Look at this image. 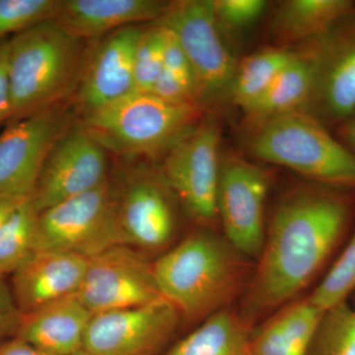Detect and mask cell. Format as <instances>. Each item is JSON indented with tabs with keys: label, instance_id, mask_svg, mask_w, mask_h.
<instances>
[{
	"label": "cell",
	"instance_id": "35",
	"mask_svg": "<svg viewBox=\"0 0 355 355\" xmlns=\"http://www.w3.org/2000/svg\"><path fill=\"white\" fill-rule=\"evenodd\" d=\"M0 355H53L34 347L18 336L0 343Z\"/></svg>",
	"mask_w": 355,
	"mask_h": 355
},
{
	"label": "cell",
	"instance_id": "10",
	"mask_svg": "<svg viewBox=\"0 0 355 355\" xmlns=\"http://www.w3.org/2000/svg\"><path fill=\"white\" fill-rule=\"evenodd\" d=\"M270 187V174L260 165L236 154L221 156L217 217L222 235L254 261L265 242Z\"/></svg>",
	"mask_w": 355,
	"mask_h": 355
},
{
	"label": "cell",
	"instance_id": "28",
	"mask_svg": "<svg viewBox=\"0 0 355 355\" xmlns=\"http://www.w3.org/2000/svg\"><path fill=\"white\" fill-rule=\"evenodd\" d=\"M166 31L162 25L144 27L133 60L135 92L151 93L164 64Z\"/></svg>",
	"mask_w": 355,
	"mask_h": 355
},
{
	"label": "cell",
	"instance_id": "39",
	"mask_svg": "<svg viewBox=\"0 0 355 355\" xmlns=\"http://www.w3.org/2000/svg\"><path fill=\"white\" fill-rule=\"evenodd\" d=\"M354 312H355V310H354Z\"/></svg>",
	"mask_w": 355,
	"mask_h": 355
},
{
	"label": "cell",
	"instance_id": "37",
	"mask_svg": "<svg viewBox=\"0 0 355 355\" xmlns=\"http://www.w3.org/2000/svg\"><path fill=\"white\" fill-rule=\"evenodd\" d=\"M29 198V197H27ZM23 197H1L0 198V227L6 220L7 217L12 214L14 209L24 202L26 198Z\"/></svg>",
	"mask_w": 355,
	"mask_h": 355
},
{
	"label": "cell",
	"instance_id": "29",
	"mask_svg": "<svg viewBox=\"0 0 355 355\" xmlns=\"http://www.w3.org/2000/svg\"><path fill=\"white\" fill-rule=\"evenodd\" d=\"M60 0H0V41L53 19Z\"/></svg>",
	"mask_w": 355,
	"mask_h": 355
},
{
	"label": "cell",
	"instance_id": "5",
	"mask_svg": "<svg viewBox=\"0 0 355 355\" xmlns=\"http://www.w3.org/2000/svg\"><path fill=\"white\" fill-rule=\"evenodd\" d=\"M207 113L195 104H172L151 93L135 92L81 119L107 150L125 157L163 156Z\"/></svg>",
	"mask_w": 355,
	"mask_h": 355
},
{
	"label": "cell",
	"instance_id": "3",
	"mask_svg": "<svg viewBox=\"0 0 355 355\" xmlns=\"http://www.w3.org/2000/svg\"><path fill=\"white\" fill-rule=\"evenodd\" d=\"M88 42L49 19L9 40L10 121L70 101L73 97Z\"/></svg>",
	"mask_w": 355,
	"mask_h": 355
},
{
	"label": "cell",
	"instance_id": "2",
	"mask_svg": "<svg viewBox=\"0 0 355 355\" xmlns=\"http://www.w3.org/2000/svg\"><path fill=\"white\" fill-rule=\"evenodd\" d=\"M254 266L214 229L198 227L153 261V272L183 321L202 322L242 297Z\"/></svg>",
	"mask_w": 355,
	"mask_h": 355
},
{
	"label": "cell",
	"instance_id": "17",
	"mask_svg": "<svg viewBox=\"0 0 355 355\" xmlns=\"http://www.w3.org/2000/svg\"><path fill=\"white\" fill-rule=\"evenodd\" d=\"M88 259L53 250H38L12 273L11 292L22 314L74 295L83 284Z\"/></svg>",
	"mask_w": 355,
	"mask_h": 355
},
{
	"label": "cell",
	"instance_id": "6",
	"mask_svg": "<svg viewBox=\"0 0 355 355\" xmlns=\"http://www.w3.org/2000/svg\"><path fill=\"white\" fill-rule=\"evenodd\" d=\"M158 24L171 30L186 53L198 104L207 113L231 104L238 60L214 18L212 0L170 1Z\"/></svg>",
	"mask_w": 355,
	"mask_h": 355
},
{
	"label": "cell",
	"instance_id": "25",
	"mask_svg": "<svg viewBox=\"0 0 355 355\" xmlns=\"http://www.w3.org/2000/svg\"><path fill=\"white\" fill-rule=\"evenodd\" d=\"M39 214L31 196L0 227V279L12 275L36 251Z\"/></svg>",
	"mask_w": 355,
	"mask_h": 355
},
{
	"label": "cell",
	"instance_id": "38",
	"mask_svg": "<svg viewBox=\"0 0 355 355\" xmlns=\"http://www.w3.org/2000/svg\"><path fill=\"white\" fill-rule=\"evenodd\" d=\"M74 355H88V354H86V352H84V350H81V352H79L78 354H74Z\"/></svg>",
	"mask_w": 355,
	"mask_h": 355
},
{
	"label": "cell",
	"instance_id": "30",
	"mask_svg": "<svg viewBox=\"0 0 355 355\" xmlns=\"http://www.w3.org/2000/svg\"><path fill=\"white\" fill-rule=\"evenodd\" d=\"M266 7L265 0H212L216 24L232 48L231 40L253 28Z\"/></svg>",
	"mask_w": 355,
	"mask_h": 355
},
{
	"label": "cell",
	"instance_id": "33",
	"mask_svg": "<svg viewBox=\"0 0 355 355\" xmlns=\"http://www.w3.org/2000/svg\"><path fill=\"white\" fill-rule=\"evenodd\" d=\"M21 316L10 286L6 279H0V342L7 336H15Z\"/></svg>",
	"mask_w": 355,
	"mask_h": 355
},
{
	"label": "cell",
	"instance_id": "14",
	"mask_svg": "<svg viewBox=\"0 0 355 355\" xmlns=\"http://www.w3.org/2000/svg\"><path fill=\"white\" fill-rule=\"evenodd\" d=\"M108 154L80 121L74 123L55 142L42 167L32 195L38 211L106 183Z\"/></svg>",
	"mask_w": 355,
	"mask_h": 355
},
{
	"label": "cell",
	"instance_id": "19",
	"mask_svg": "<svg viewBox=\"0 0 355 355\" xmlns=\"http://www.w3.org/2000/svg\"><path fill=\"white\" fill-rule=\"evenodd\" d=\"M92 316L74 294L22 314L14 336L51 354L74 355L83 350Z\"/></svg>",
	"mask_w": 355,
	"mask_h": 355
},
{
	"label": "cell",
	"instance_id": "22",
	"mask_svg": "<svg viewBox=\"0 0 355 355\" xmlns=\"http://www.w3.org/2000/svg\"><path fill=\"white\" fill-rule=\"evenodd\" d=\"M295 49L297 55L280 72L265 94L243 111L245 125L249 130L272 119L304 109L312 88V64L302 49Z\"/></svg>",
	"mask_w": 355,
	"mask_h": 355
},
{
	"label": "cell",
	"instance_id": "24",
	"mask_svg": "<svg viewBox=\"0 0 355 355\" xmlns=\"http://www.w3.org/2000/svg\"><path fill=\"white\" fill-rule=\"evenodd\" d=\"M296 55L295 48L272 44L238 62L231 104L241 109L242 112L254 104Z\"/></svg>",
	"mask_w": 355,
	"mask_h": 355
},
{
	"label": "cell",
	"instance_id": "13",
	"mask_svg": "<svg viewBox=\"0 0 355 355\" xmlns=\"http://www.w3.org/2000/svg\"><path fill=\"white\" fill-rule=\"evenodd\" d=\"M114 195L128 246L149 252L170 247L177 235L180 205L160 171L135 169L120 190L114 188Z\"/></svg>",
	"mask_w": 355,
	"mask_h": 355
},
{
	"label": "cell",
	"instance_id": "15",
	"mask_svg": "<svg viewBox=\"0 0 355 355\" xmlns=\"http://www.w3.org/2000/svg\"><path fill=\"white\" fill-rule=\"evenodd\" d=\"M77 298L93 315L163 298L150 263L132 247L116 246L88 259Z\"/></svg>",
	"mask_w": 355,
	"mask_h": 355
},
{
	"label": "cell",
	"instance_id": "8",
	"mask_svg": "<svg viewBox=\"0 0 355 355\" xmlns=\"http://www.w3.org/2000/svg\"><path fill=\"white\" fill-rule=\"evenodd\" d=\"M121 245L127 244L109 180L39 214L36 251L53 250L91 259Z\"/></svg>",
	"mask_w": 355,
	"mask_h": 355
},
{
	"label": "cell",
	"instance_id": "18",
	"mask_svg": "<svg viewBox=\"0 0 355 355\" xmlns=\"http://www.w3.org/2000/svg\"><path fill=\"white\" fill-rule=\"evenodd\" d=\"M170 1L164 0H60L53 18L86 42L144 22H156Z\"/></svg>",
	"mask_w": 355,
	"mask_h": 355
},
{
	"label": "cell",
	"instance_id": "12",
	"mask_svg": "<svg viewBox=\"0 0 355 355\" xmlns=\"http://www.w3.org/2000/svg\"><path fill=\"white\" fill-rule=\"evenodd\" d=\"M183 319L165 298L93 315L84 338L88 355H161Z\"/></svg>",
	"mask_w": 355,
	"mask_h": 355
},
{
	"label": "cell",
	"instance_id": "20",
	"mask_svg": "<svg viewBox=\"0 0 355 355\" xmlns=\"http://www.w3.org/2000/svg\"><path fill=\"white\" fill-rule=\"evenodd\" d=\"M324 313L307 297L291 301L254 327L250 355H306Z\"/></svg>",
	"mask_w": 355,
	"mask_h": 355
},
{
	"label": "cell",
	"instance_id": "36",
	"mask_svg": "<svg viewBox=\"0 0 355 355\" xmlns=\"http://www.w3.org/2000/svg\"><path fill=\"white\" fill-rule=\"evenodd\" d=\"M338 139L355 154V114L338 125Z\"/></svg>",
	"mask_w": 355,
	"mask_h": 355
},
{
	"label": "cell",
	"instance_id": "16",
	"mask_svg": "<svg viewBox=\"0 0 355 355\" xmlns=\"http://www.w3.org/2000/svg\"><path fill=\"white\" fill-rule=\"evenodd\" d=\"M142 29L128 26L90 42L70 100L77 116L85 118L135 92L133 60Z\"/></svg>",
	"mask_w": 355,
	"mask_h": 355
},
{
	"label": "cell",
	"instance_id": "31",
	"mask_svg": "<svg viewBox=\"0 0 355 355\" xmlns=\"http://www.w3.org/2000/svg\"><path fill=\"white\" fill-rule=\"evenodd\" d=\"M163 27L165 28L166 31L163 69L171 72L173 76H176L182 83L186 84L189 88L193 90L196 97H197V90H196L193 70L191 69L190 62H189L188 58H187L186 53H184L183 48L180 44L176 35L171 30L166 28L165 26H163Z\"/></svg>",
	"mask_w": 355,
	"mask_h": 355
},
{
	"label": "cell",
	"instance_id": "23",
	"mask_svg": "<svg viewBox=\"0 0 355 355\" xmlns=\"http://www.w3.org/2000/svg\"><path fill=\"white\" fill-rule=\"evenodd\" d=\"M253 329L231 306L207 318L161 355H250Z\"/></svg>",
	"mask_w": 355,
	"mask_h": 355
},
{
	"label": "cell",
	"instance_id": "9",
	"mask_svg": "<svg viewBox=\"0 0 355 355\" xmlns=\"http://www.w3.org/2000/svg\"><path fill=\"white\" fill-rule=\"evenodd\" d=\"M312 64V88L303 113L327 128L355 114V10L323 36L298 46Z\"/></svg>",
	"mask_w": 355,
	"mask_h": 355
},
{
	"label": "cell",
	"instance_id": "1",
	"mask_svg": "<svg viewBox=\"0 0 355 355\" xmlns=\"http://www.w3.org/2000/svg\"><path fill=\"white\" fill-rule=\"evenodd\" d=\"M354 216L355 191L306 182L282 196L238 309L250 326H258L310 286Z\"/></svg>",
	"mask_w": 355,
	"mask_h": 355
},
{
	"label": "cell",
	"instance_id": "21",
	"mask_svg": "<svg viewBox=\"0 0 355 355\" xmlns=\"http://www.w3.org/2000/svg\"><path fill=\"white\" fill-rule=\"evenodd\" d=\"M354 10V2L349 0L282 1L270 20L273 46L295 48L319 38Z\"/></svg>",
	"mask_w": 355,
	"mask_h": 355
},
{
	"label": "cell",
	"instance_id": "27",
	"mask_svg": "<svg viewBox=\"0 0 355 355\" xmlns=\"http://www.w3.org/2000/svg\"><path fill=\"white\" fill-rule=\"evenodd\" d=\"M354 289L355 231L321 284L307 298L313 305L326 312L347 303V298Z\"/></svg>",
	"mask_w": 355,
	"mask_h": 355
},
{
	"label": "cell",
	"instance_id": "4",
	"mask_svg": "<svg viewBox=\"0 0 355 355\" xmlns=\"http://www.w3.org/2000/svg\"><path fill=\"white\" fill-rule=\"evenodd\" d=\"M247 146L254 158L288 168L310 183L355 191V154L303 112L250 130Z\"/></svg>",
	"mask_w": 355,
	"mask_h": 355
},
{
	"label": "cell",
	"instance_id": "11",
	"mask_svg": "<svg viewBox=\"0 0 355 355\" xmlns=\"http://www.w3.org/2000/svg\"><path fill=\"white\" fill-rule=\"evenodd\" d=\"M76 116L67 101L8 123L0 132V198L31 197L49 153Z\"/></svg>",
	"mask_w": 355,
	"mask_h": 355
},
{
	"label": "cell",
	"instance_id": "34",
	"mask_svg": "<svg viewBox=\"0 0 355 355\" xmlns=\"http://www.w3.org/2000/svg\"><path fill=\"white\" fill-rule=\"evenodd\" d=\"M9 40L0 41V123L7 121L11 116L10 89H9L8 58Z\"/></svg>",
	"mask_w": 355,
	"mask_h": 355
},
{
	"label": "cell",
	"instance_id": "32",
	"mask_svg": "<svg viewBox=\"0 0 355 355\" xmlns=\"http://www.w3.org/2000/svg\"><path fill=\"white\" fill-rule=\"evenodd\" d=\"M151 94L172 104H195L200 106L193 90L164 69L154 84Z\"/></svg>",
	"mask_w": 355,
	"mask_h": 355
},
{
	"label": "cell",
	"instance_id": "7",
	"mask_svg": "<svg viewBox=\"0 0 355 355\" xmlns=\"http://www.w3.org/2000/svg\"><path fill=\"white\" fill-rule=\"evenodd\" d=\"M221 128L216 114L205 113L162 156L160 173L180 207L198 227L216 228L220 172Z\"/></svg>",
	"mask_w": 355,
	"mask_h": 355
},
{
	"label": "cell",
	"instance_id": "26",
	"mask_svg": "<svg viewBox=\"0 0 355 355\" xmlns=\"http://www.w3.org/2000/svg\"><path fill=\"white\" fill-rule=\"evenodd\" d=\"M306 355H355V312L347 303L326 311Z\"/></svg>",
	"mask_w": 355,
	"mask_h": 355
}]
</instances>
